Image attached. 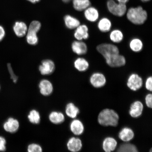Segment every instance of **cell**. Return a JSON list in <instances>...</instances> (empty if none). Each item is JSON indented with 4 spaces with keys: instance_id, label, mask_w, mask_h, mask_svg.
<instances>
[{
    "instance_id": "6",
    "label": "cell",
    "mask_w": 152,
    "mask_h": 152,
    "mask_svg": "<svg viewBox=\"0 0 152 152\" xmlns=\"http://www.w3.org/2000/svg\"><path fill=\"white\" fill-rule=\"evenodd\" d=\"M142 79L136 74H132L129 76L127 83L129 88L134 91L140 90L142 87Z\"/></svg>"
},
{
    "instance_id": "31",
    "label": "cell",
    "mask_w": 152,
    "mask_h": 152,
    "mask_svg": "<svg viewBox=\"0 0 152 152\" xmlns=\"http://www.w3.org/2000/svg\"><path fill=\"white\" fill-rule=\"evenodd\" d=\"M28 152H42V148L39 144L37 143H31L29 144L27 148Z\"/></svg>"
},
{
    "instance_id": "3",
    "label": "cell",
    "mask_w": 152,
    "mask_h": 152,
    "mask_svg": "<svg viewBox=\"0 0 152 152\" xmlns=\"http://www.w3.org/2000/svg\"><path fill=\"white\" fill-rule=\"evenodd\" d=\"M106 5L109 12L116 16H124L128 10L126 4L118 3L115 0H108Z\"/></svg>"
},
{
    "instance_id": "26",
    "label": "cell",
    "mask_w": 152,
    "mask_h": 152,
    "mask_svg": "<svg viewBox=\"0 0 152 152\" xmlns=\"http://www.w3.org/2000/svg\"><path fill=\"white\" fill-rule=\"evenodd\" d=\"M38 32L31 30H28L26 33V39L27 42L30 45H37L38 42V38L37 34Z\"/></svg>"
},
{
    "instance_id": "41",
    "label": "cell",
    "mask_w": 152,
    "mask_h": 152,
    "mask_svg": "<svg viewBox=\"0 0 152 152\" xmlns=\"http://www.w3.org/2000/svg\"><path fill=\"white\" fill-rule=\"evenodd\" d=\"M142 2H147L151 0H140Z\"/></svg>"
},
{
    "instance_id": "40",
    "label": "cell",
    "mask_w": 152,
    "mask_h": 152,
    "mask_svg": "<svg viewBox=\"0 0 152 152\" xmlns=\"http://www.w3.org/2000/svg\"><path fill=\"white\" fill-rule=\"evenodd\" d=\"M72 0H62V1L64 2V3H68L71 2L72 1Z\"/></svg>"
},
{
    "instance_id": "7",
    "label": "cell",
    "mask_w": 152,
    "mask_h": 152,
    "mask_svg": "<svg viewBox=\"0 0 152 152\" xmlns=\"http://www.w3.org/2000/svg\"><path fill=\"white\" fill-rule=\"evenodd\" d=\"M20 126V123L18 120L10 117L4 123L3 128L5 132L13 134L18 132Z\"/></svg>"
},
{
    "instance_id": "37",
    "label": "cell",
    "mask_w": 152,
    "mask_h": 152,
    "mask_svg": "<svg viewBox=\"0 0 152 152\" xmlns=\"http://www.w3.org/2000/svg\"><path fill=\"white\" fill-rule=\"evenodd\" d=\"M5 32L2 26H0V42L5 37Z\"/></svg>"
},
{
    "instance_id": "30",
    "label": "cell",
    "mask_w": 152,
    "mask_h": 152,
    "mask_svg": "<svg viewBox=\"0 0 152 152\" xmlns=\"http://www.w3.org/2000/svg\"><path fill=\"white\" fill-rule=\"evenodd\" d=\"M110 39L113 42L118 43L121 42L123 39V34L120 30H115L112 31L110 34Z\"/></svg>"
},
{
    "instance_id": "32",
    "label": "cell",
    "mask_w": 152,
    "mask_h": 152,
    "mask_svg": "<svg viewBox=\"0 0 152 152\" xmlns=\"http://www.w3.org/2000/svg\"><path fill=\"white\" fill-rule=\"evenodd\" d=\"M41 26L40 22L38 21L34 20L30 24L28 29L34 30L38 32L40 29Z\"/></svg>"
},
{
    "instance_id": "21",
    "label": "cell",
    "mask_w": 152,
    "mask_h": 152,
    "mask_svg": "<svg viewBox=\"0 0 152 152\" xmlns=\"http://www.w3.org/2000/svg\"><path fill=\"white\" fill-rule=\"evenodd\" d=\"M48 118L50 122L55 124H61L65 120L64 114L60 112L52 111L49 114Z\"/></svg>"
},
{
    "instance_id": "12",
    "label": "cell",
    "mask_w": 152,
    "mask_h": 152,
    "mask_svg": "<svg viewBox=\"0 0 152 152\" xmlns=\"http://www.w3.org/2000/svg\"><path fill=\"white\" fill-rule=\"evenodd\" d=\"M83 147L82 142L80 139L75 137L70 138L66 143V147L71 152H77L80 151Z\"/></svg>"
},
{
    "instance_id": "33",
    "label": "cell",
    "mask_w": 152,
    "mask_h": 152,
    "mask_svg": "<svg viewBox=\"0 0 152 152\" xmlns=\"http://www.w3.org/2000/svg\"><path fill=\"white\" fill-rule=\"evenodd\" d=\"M7 141L3 136H0V152H4L7 149Z\"/></svg>"
},
{
    "instance_id": "34",
    "label": "cell",
    "mask_w": 152,
    "mask_h": 152,
    "mask_svg": "<svg viewBox=\"0 0 152 152\" xmlns=\"http://www.w3.org/2000/svg\"><path fill=\"white\" fill-rule=\"evenodd\" d=\"M7 66L9 73L10 74L11 78L13 80V81H14V83L16 82L17 80H18V77H17V76L15 75L14 73L12 67H11V64H7Z\"/></svg>"
},
{
    "instance_id": "2",
    "label": "cell",
    "mask_w": 152,
    "mask_h": 152,
    "mask_svg": "<svg viewBox=\"0 0 152 152\" xmlns=\"http://www.w3.org/2000/svg\"><path fill=\"white\" fill-rule=\"evenodd\" d=\"M119 116L113 110L106 109L99 114L98 120L99 124L104 126L116 127L118 124Z\"/></svg>"
},
{
    "instance_id": "5",
    "label": "cell",
    "mask_w": 152,
    "mask_h": 152,
    "mask_svg": "<svg viewBox=\"0 0 152 152\" xmlns=\"http://www.w3.org/2000/svg\"><path fill=\"white\" fill-rule=\"evenodd\" d=\"M104 58L106 63L111 67H120L125 65L126 64L125 57L119 54L112 55Z\"/></svg>"
},
{
    "instance_id": "28",
    "label": "cell",
    "mask_w": 152,
    "mask_h": 152,
    "mask_svg": "<svg viewBox=\"0 0 152 152\" xmlns=\"http://www.w3.org/2000/svg\"><path fill=\"white\" fill-rule=\"evenodd\" d=\"M130 47L132 50L134 52H138L142 50L143 43L141 40L138 38H134L131 41Z\"/></svg>"
},
{
    "instance_id": "9",
    "label": "cell",
    "mask_w": 152,
    "mask_h": 152,
    "mask_svg": "<svg viewBox=\"0 0 152 152\" xmlns=\"http://www.w3.org/2000/svg\"><path fill=\"white\" fill-rule=\"evenodd\" d=\"M55 65L54 62L50 60H43L39 67V70L42 75H48L54 71Z\"/></svg>"
},
{
    "instance_id": "23",
    "label": "cell",
    "mask_w": 152,
    "mask_h": 152,
    "mask_svg": "<svg viewBox=\"0 0 152 152\" xmlns=\"http://www.w3.org/2000/svg\"><path fill=\"white\" fill-rule=\"evenodd\" d=\"M80 113V110L75 104L69 102L66 104L65 108V113L68 117L72 119H75Z\"/></svg>"
},
{
    "instance_id": "22",
    "label": "cell",
    "mask_w": 152,
    "mask_h": 152,
    "mask_svg": "<svg viewBox=\"0 0 152 152\" xmlns=\"http://www.w3.org/2000/svg\"><path fill=\"white\" fill-rule=\"evenodd\" d=\"M64 20L66 27L70 29H75L80 25V22L78 20L71 15H65Z\"/></svg>"
},
{
    "instance_id": "14",
    "label": "cell",
    "mask_w": 152,
    "mask_h": 152,
    "mask_svg": "<svg viewBox=\"0 0 152 152\" xmlns=\"http://www.w3.org/2000/svg\"><path fill=\"white\" fill-rule=\"evenodd\" d=\"M69 127L71 132L75 135H80L84 132V125L79 119H75L72 121L70 123Z\"/></svg>"
},
{
    "instance_id": "42",
    "label": "cell",
    "mask_w": 152,
    "mask_h": 152,
    "mask_svg": "<svg viewBox=\"0 0 152 152\" xmlns=\"http://www.w3.org/2000/svg\"><path fill=\"white\" fill-rule=\"evenodd\" d=\"M1 86H0V91H1Z\"/></svg>"
},
{
    "instance_id": "8",
    "label": "cell",
    "mask_w": 152,
    "mask_h": 152,
    "mask_svg": "<svg viewBox=\"0 0 152 152\" xmlns=\"http://www.w3.org/2000/svg\"><path fill=\"white\" fill-rule=\"evenodd\" d=\"M39 87L40 93L45 96H50L54 90L52 83L47 79H43L40 81Z\"/></svg>"
},
{
    "instance_id": "20",
    "label": "cell",
    "mask_w": 152,
    "mask_h": 152,
    "mask_svg": "<svg viewBox=\"0 0 152 152\" xmlns=\"http://www.w3.org/2000/svg\"><path fill=\"white\" fill-rule=\"evenodd\" d=\"M134 136V131L132 129L128 127H125L123 128L118 134L119 138L122 141L125 142H128L132 140Z\"/></svg>"
},
{
    "instance_id": "29",
    "label": "cell",
    "mask_w": 152,
    "mask_h": 152,
    "mask_svg": "<svg viewBox=\"0 0 152 152\" xmlns=\"http://www.w3.org/2000/svg\"><path fill=\"white\" fill-rule=\"evenodd\" d=\"M119 152H137V148L131 143H124L121 144L117 150Z\"/></svg>"
},
{
    "instance_id": "39",
    "label": "cell",
    "mask_w": 152,
    "mask_h": 152,
    "mask_svg": "<svg viewBox=\"0 0 152 152\" xmlns=\"http://www.w3.org/2000/svg\"><path fill=\"white\" fill-rule=\"evenodd\" d=\"M26 1L35 4L39 2L40 0H26Z\"/></svg>"
},
{
    "instance_id": "25",
    "label": "cell",
    "mask_w": 152,
    "mask_h": 152,
    "mask_svg": "<svg viewBox=\"0 0 152 152\" xmlns=\"http://www.w3.org/2000/svg\"><path fill=\"white\" fill-rule=\"evenodd\" d=\"M112 24L108 18H104L100 19L98 24L99 29L102 32H107L111 29Z\"/></svg>"
},
{
    "instance_id": "16",
    "label": "cell",
    "mask_w": 152,
    "mask_h": 152,
    "mask_svg": "<svg viewBox=\"0 0 152 152\" xmlns=\"http://www.w3.org/2000/svg\"><path fill=\"white\" fill-rule=\"evenodd\" d=\"M13 30L16 35L18 37H24L28 31V27L26 24L23 22L17 21L13 26Z\"/></svg>"
},
{
    "instance_id": "15",
    "label": "cell",
    "mask_w": 152,
    "mask_h": 152,
    "mask_svg": "<svg viewBox=\"0 0 152 152\" xmlns=\"http://www.w3.org/2000/svg\"><path fill=\"white\" fill-rule=\"evenodd\" d=\"M88 31V28L86 25H79L76 28L74 34V37L78 41H81L83 39H87L89 37Z\"/></svg>"
},
{
    "instance_id": "4",
    "label": "cell",
    "mask_w": 152,
    "mask_h": 152,
    "mask_svg": "<svg viewBox=\"0 0 152 152\" xmlns=\"http://www.w3.org/2000/svg\"><path fill=\"white\" fill-rule=\"evenodd\" d=\"M96 49L104 58L112 55L119 54L118 48L111 44H102L98 45Z\"/></svg>"
},
{
    "instance_id": "11",
    "label": "cell",
    "mask_w": 152,
    "mask_h": 152,
    "mask_svg": "<svg viewBox=\"0 0 152 152\" xmlns=\"http://www.w3.org/2000/svg\"><path fill=\"white\" fill-rule=\"evenodd\" d=\"M143 104L140 101H136L131 104L129 110V114L131 116L137 118L142 115L143 111Z\"/></svg>"
},
{
    "instance_id": "19",
    "label": "cell",
    "mask_w": 152,
    "mask_h": 152,
    "mask_svg": "<svg viewBox=\"0 0 152 152\" xmlns=\"http://www.w3.org/2000/svg\"><path fill=\"white\" fill-rule=\"evenodd\" d=\"M74 9L77 12H83L91 6L90 0H72Z\"/></svg>"
},
{
    "instance_id": "1",
    "label": "cell",
    "mask_w": 152,
    "mask_h": 152,
    "mask_svg": "<svg viewBox=\"0 0 152 152\" xmlns=\"http://www.w3.org/2000/svg\"><path fill=\"white\" fill-rule=\"evenodd\" d=\"M126 13L127 18L134 24H143L148 18L147 11L141 6L129 7Z\"/></svg>"
},
{
    "instance_id": "27",
    "label": "cell",
    "mask_w": 152,
    "mask_h": 152,
    "mask_svg": "<svg viewBox=\"0 0 152 152\" xmlns=\"http://www.w3.org/2000/svg\"><path fill=\"white\" fill-rule=\"evenodd\" d=\"M28 118L30 123L34 124H37L41 121V115L37 110H31L28 115Z\"/></svg>"
},
{
    "instance_id": "35",
    "label": "cell",
    "mask_w": 152,
    "mask_h": 152,
    "mask_svg": "<svg viewBox=\"0 0 152 152\" xmlns=\"http://www.w3.org/2000/svg\"><path fill=\"white\" fill-rule=\"evenodd\" d=\"M145 88L148 91L151 92L152 91V77H150L148 78L145 83Z\"/></svg>"
},
{
    "instance_id": "24",
    "label": "cell",
    "mask_w": 152,
    "mask_h": 152,
    "mask_svg": "<svg viewBox=\"0 0 152 152\" xmlns=\"http://www.w3.org/2000/svg\"><path fill=\"white\" fill-rule=\"evenodd\" d=\"M74 66L78 71L83 72L86 71L88 69L89 64L88 61L83 58H78L75 60Z\"/></svg>"
},
{
    "instance_id": "38",
    "label": "cell",
    "mask_w": 152,
    "mask_h": 152,
    "mask_svg": "<svg viewBox=\"0 0 152 152\" xmlns=\"http://www.w3.org/2000/svg\"><path fill=\"white\" fill-rule=\"evenodd\" d=\"M115 1L118 3L126 4L128 2L129 0H115Z\"/></svg>"
},
{
    "instance_id": "36",
    "label": "cell",
    "mask_w": 152,
    "mask_h": 152,
    "mask_svg": "<svg viewBox=\"0 0 152 152\" xmlns=\"http://www.w3.org/2000/svg\"><path fill=\"white\" fill-rule=\"evenodd\" d=\"M152 95L151 94H148L146 96L145 101L146 105L148 107L152 108Z\"/></svg>"
},
{
    "instance_id": "10",
    "label": "cell",
    "mask_w": 152,
    "mask_h": 152,
    "mask_svg": "<svg viewBox=\"0 0 152 152\" xmlns=\"http://www.w3.org/2000/svg\"><path fill=\"white\" fill-rule=\"evenodd\" d=\"M91 84L95 88H100L104 86L106 83L105 76L100 73H96L92 74L90 78Z\"/></svg>"
},
{
    "instance_id": "17",
    "label": "cell",
    "mask_w": 152,
    "mask_h": 152,
    "mask_svg": "<svg viewBox=\"0 0 152 152\" xmlns=\"http://www.w3.org/2000/svg\"><path fill=\"white\" fill-rule=\"evenodd\" d=\"M72 48L74 53L78 55L85 54L87 51V45L81 41L74 42L72 44Z\"/></svg>"
},
{
    "instance_id": "13",
    "label": "cell",
    "mask_w": 152,
    "mask_h": 152,
    "mask_svg": "<svg viewBox=\"0 0 152 152\" xmlns=\"http://www.w3.org/2000/svg\"><path fill=\"white\" fill-rule=\"evenodd\" d=\"M83 12L85 18L89 21L96 22L99 18V11L94 7L91 6L85 10Z\"/></svg>"
},
{
    "instance_id": "18",
    "label": "cell",
    "mask_w": 152,
    "mask_h": 152,
    "mask_svg": "<svg viewBox=\"0 0 152 152\" xmlns=\"http://www.w3.org/2000/svg\"><path fill=\"white\" fill-rule=\"evenodd\" d=\"M117 145V140L112 137L106 138L102 142V148L104 151L111 152L115 149Z\"/></svg>"
}]
</instances>
